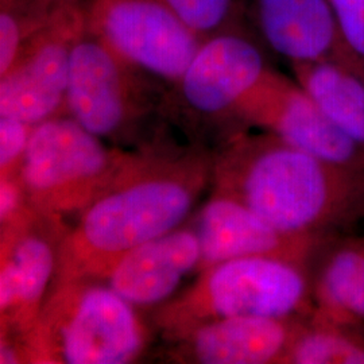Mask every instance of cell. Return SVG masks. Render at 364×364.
<instances>
[{"instance_id": "ffe728a7", "label": "cell", "mask_w": 364, "mask_h": 364, "mask_svg": "<svg viewBox=\"0 0 364 364\" xmlns=\"http://www.w3.org/2000/svg\"><path fill=\"white\" fill-rule=\"evenodd\" d=\"M201 38L243 30L242 0H161Z\"/></svg>"}, {"instance_id": "277c9868", "label": "cell", "mask_w": 364, "mask_h": 364, "mask_svg": "<svg viewBox=\"0 0 364 364\" xmlns=\"http://www.w3.org/2000/svg\"><path fill=\"white\" fill-rule=\"evenodd\" d=\"M308 266L272 257L221 262L156 316L173 340L197 326L232 317L301 318L313 313Z\"/></svg>"}, {"instance_id": "7c38bea8", "label": "cell", "mask_w": 364, "mask_h": 364, "mask_svg": "<svg viewBox=\"0 0 364 364\" xmlns=\"http://www.w3.org/2000/svg\"><path fill=\"white\" fill-rule=\"evenodd\" d=\"M41 216L1 228V332L22 338L34 324L57 270L58 245L38 227Z\"/></svg>"}, {"instance_id": "7a4b0ae2", "label": "cell", "mask_w": 364, "mask_h": 364, "mask_svg": "<svg viewBox=\"0 0 364 364\" xmlns=\"http://www.w3.org/2000/svg\"><path fill=\"white\" fill-rule=\"evenodd\" d=\"M215 193L274 228L324 240L364 213V170L344 168L272 132L237 135L213 159Z\"/></svg>"}, {"instance_id": "6da1fadb", "label": "cell", "mask_w": 364, "mask_h": 364, "mask_svg": "<svg viewBox=\"0 0 364 364\" xmlns=\"http://www.w3.org/2000/svg\"><path fill=\"white\" fill-rule=\"evenodd\" d=\"M212 166L213 161L198 153L129 154L61 236L54 284L105 279L134 248L177 230L212 181Z\"/></svg>"}, {"instance_id": "5bb4252c", "label": "cell", "mask_w": 364, "mask_h": 364, "mask_svg": "<svg viewBox=\"0 0 364 364\" xmlns=\"http://www.w3.org/2000/svg\"><path fill=\"white\" fill-rule=\"evenodd\" d=\"M201 262L193 230H174L117 260L105 277L107 285L135 306H156L173 296Z\"/></svg>"}, {"instance_id": "4fadbf2b", "label": "cell", "mask_w": 364, "mask_h": 364, "mask_svg": "<svg viewBox=\"0 0 364 364\" xmlns=\"http://www.w3.org/2000/svg\"><path fill=\"white\" fill-rule=\"evenodd\" d=\"M299 321L232 317L205 323L173 338L174 358L203 364L284 363Z\"/></svg>"}, {"instance_id": "ac0fdd59", "label": "cell", "mask_w": 364, "mask_h": 364, "mask_svg": "<svg viewBox=\"0 0 364 364\" xmlns=\"http://www.w3.org/2000/svg\"><path fill=\"white\" fill-rule=\"evenodd\" d=\"M284 363L364 364L363 329L312 313L305 323L299 321Z\"/></svg>"}, {"instance_id": "3957f363", "label": "cell", "mask_w": 364, "mask_h": 364, "mask_svg": "<svg viewBox=\"0 0 364 364\" xmlns=\"http://www.w3.org/2000/svg\"><path fill=\"white\" fill-rule=\"evenodd\" d=\"M21 340L27 363L126 364L141 356L147 332L108 285L73 279L54 285Z\"/></svg>"}, {"instance_id": "7402d4cb", "label": "cell", "mask_w": 364, "mask_h": 364, "mask_svg": "<svg viewBox=\"0 0 364 364\" xmlns=\"http://www.w3.org/2000/svg\"><path fill=\"white\" fill-rule=\"evenodd\" d=\"M346 45L364 64V0H331Z\"/></svg>"}, {"instance_id": "603a6c76", "label": "cell", "mask_w": 364, "mask_h": 364, "mask_svg": "<svg viewBox=\"0 0 364 364\" xmlns=\"http://www.w3.org/2000/svg\"><path fill=\"white\" fill-rule=\"evenodd\" d=\"M25 362V355L22 346H18L16 343H10L9 340L1 338L0 346V363L15 364Z\"/></svg>"}, {"instance_id": "ba28073f", "label": "cell", "mask_w": 364, "mask_h": 364, "mask_svg": "<svg viewBox=\"0 0 364 364\" xmlns=\"http://www.w3.org/2000/svg\"><path fill=\"white\" fill-rule=\"evenodd\" d=\"M87 31L85 4L66 1L0 76V117L37 126L66 108L70 53Z\"/></svg>"}, {"instance_id": "e0dca14e", "label": "cell", "mask_w": 364, "mask_h": 364, "mask_svg": "<svg viewBox=\"0 0 364 364\" xmlns=\"http://www.w3.org/2000/svg\"><path fill=\"white\" fill-rule=\"evenodd\" d=\"M301 88L326 117L364 149V64L353 54L293 65Z\"/></svg>"}, {"instance_id": "5b68a950", "label": "cell", "mask_w": 364, "mask_h": 364, "mask_svg": "<svg viewBox=\"0 0 364 364\" xmlns=\"http://www.w3.org/2000/svg\"><path fill=\"white\" fill-rule=\"evenodd\" d=\"M73 117H54L34 126L19 170L31 208L61 227L100 195L129 154L109 150Z\"/></svg>"}, {"instance_id": "52a82bcc", "label": "cell", "mask_w": 364, "mask_h": 364, "mask_svg": "<svg viewBox=\"0 0 364 364\" xmlns=\"http://www.w3.org/2000/svg\"><path fill=\"white\" fill-rule=\"evenodd\" d=\"M144 73L87 28L70 53L69 117L99 138L124 132L147 111Z\"/></svg>"}, {"instance_id": "cb8c5ba5", "label": "cell", "mask_w": 364, "mask_h": 364, "mask_svg": "<svg viewBox=\"0 0 364 364\" xmlns=\"http://www.w3.org/2000/svg\"><path fill=\"white\" fill-rule=\"evenodd\" d=\"M55 1H70V0H55Z\"/></svg>"}, {"instance_id": "8992f818", "label": "cell", "mask_w": 364, "mask_h": 364, "mask_svg": "<svg viewBox=\"0 0 364 364\" xmlns=\"http://www.w3.org/2000/svg\"><path fill=\"white\" fill-rule=\"evenodd\" d=\"M87 28L132 65L177 82L204 39L161 0H88Z\"/></svg>"}, {"instance_id": "44dd1931", "label": "cell", "mask_w": 364, "mask_h": 364, "mask_svg": "<svg viewBox=\"0 0 364 364\" xmlns=\"http://www.w3.org/2000/svg\"><path fill=\"white\" fill-rule=\"evenodd\" d=\"M34 126L0 117V178L19 174Z\"/></svg>"}, {"instance_id": "9c48e42d", "label": "cell", "mask_w": 364, "mask_h": 364, "mask_svg": "<svg viewBox=\"0 0 364 364\" xmlns=\"http://www.w3.org/2000/svg\"><path fill=\"white\" fill-rule=\"evenodd\" d=\"M234 117L324 161L364 170L363 147L338 130L299 82L270 68L237 105Z\"/></svg>"}, {"instance_id": "d6986e66", "label": "cell", "mask_w": 364, "mask_h": 364, "mask_svg": "<svg viewBox=\"0 0 364 364\" xmlns=\"http://www.w3.org/2000/svg\"><path fill=\"white\" fill-rule=\"evenodd\" d=\"M64 3L66 1L0 0V76L14 65L27 43L52 23Z\"/></svg>"}, {"instance_id": "9a60e30c", "label": "cell", "mask_w": 364, "mask_h": 364, "mask_svg": "<svg viewBox=\"0 0 364 364\" xmlns=\"http://www.w3.org/2000/svg\"><path fill=\"white\" fill-rule=\"evenodd\" d=\"M254 15L264 42L291 65L353 54L331 0H254Z\"/></svg>"}, {"instance_id": "8fae6325", "label": "cell", "mask_w": 364, "mask_h": 364, "mask_svg": "<svg viewBox=\"0 0 364 364\" xmlns=\"http://www.w3.org/2000/svg\"><path fill=\"white\" fill-rule=\"evenodd\" d=\"M198 272L227 260L272 257L308 266L323 240L282 232L231 197L215 193L196 218Z\"/></svg>"}, {"instance_id": "2e32d148", "label": "cell", "mask_w": 364, "mask_h": 364, "mask_svg": "<svg viewBox=\"0 0 364 364\" xmlns=\"http://www.w3.org/2000/svg\"><path fill=\"white\" fill-rule=\"evenodd\" d=\"M311 277L313 314L364 328V237L329 236L316 248Z\"/></svg>"}, {"instance_id": "30bf717a", "label": "cell", "mask_w": 364, "mask_h": 364, "mask_svg": "<svg viewBox=\"0 0 364 364\" xmlns=\"http://www.w3.org/2000/svg\"><path fill=\"white\" fill-rule=\"evenodd\" d=\"M267 69L259 48L243 30L225 31L203 42L174 82V92L181 105L197 117H232Z\"/></svg>"}]
</instances>
